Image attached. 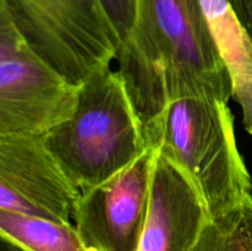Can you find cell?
Instances as JSON below:
<instances>
[{"mask_svg": "<svg viewBox=\"0 0 252 251\" xmlns=\"http://www.w3.org/2000/svg\"><path fill=\"white\" fill-rule=\"evenodd\" d=\"M229 2L252 39V0H229Z\"/></svg>", "mask_w": 252, "mask_h": 251, "instance_id": "cell-13", "label": "cell"}, {"mask_svg": "<svg viewBox=\"0 0 252 251\" xmlns=\"http://www.w3.org/2000/svg\"><path fill=\"white\" fill-rule=\"evenodd\" d=\"M0 238L26 251H95L79 235L74 224L0 209Z\"/></svg>", "mask_w": 252, "mask_h": 251, "instance_id": "cell-11", "label": "cell"}, {"mask_svg": "<svg viewBox=\"0 0 252 251\" xmlns=\"http://www.w3.org/2000/svg\"><path fill=\"white\" fill-rule=\"evenodd\" d=\"M157 31L170 102L182 97L229 101L231 86L199 0H140Z\"/></svg>", "mask_w": 252, "mask_h": 251, "instance_id": "cell-5", "label": "cell"}, {"mask_svg": "<svg viewBox=\"0 0 252 251\" xmlns=\"http://www.w3.org/2000/svg\"><path fill=\"white\" fill-rule=\"evenodd\" d=\"M208 219L193 180L158 149L147 219L135 251H192Z\"/></svg>", "mask_w": 252, "mask_h": 251, "instance_id": "cell-8", "label": "cell"}, {"mask_svg": "<svg viewBox=\"0 0 252 251\" xmlns=\"http://www.w3.org/2000/svg\"><path fill=\"white\" fill-rule=\"evenodd\" d=\"M79 85L38 56L0 5V135L44 137L71 117Z\"/></svg>", "mask_w": 252, "mask_h": 251, "instance_id": "cell-4", "label": "cell"}, {"mask_svg": "<svg viewBox=\"0 0 252 251\" xmlns=\"http://www.w3.org/2000/svg\"><path fill=\"white\" fill-rule=\"evenodd\" d=\"M158 149H148L132 164L97 186L81 192L74 226L95 251H135L144 229Z\"/></svg>", "mask_w": 252, "mask_h": 251, "instance_id": "cell-6", "label": "cell"}, {"mask_svg": "<svg viewBox=\"0 0 252 251\" xmlns=\"http://www.w3.org/2000/svg\"><path fill=\"white\" fill-rule=\"evenodd\" d=\"M44 142L80 193L112 177L148 149L125 80L111 65L97 69L79 85L74 113L44 135Z\"/></svg>", "mask_w": 252, "mask_h": 251, "instance_id": "cell-1", "label": "cell"}, {"mask_svg": "<svg viewBox=\"0 0 252 251\" xmlns=\"http://www.w3.org/2000/svg\"><path fill=\"white\" fill-rule=\"evenodd\" d=\"M0 251H26L22 248L17 246L16 244L6 240V239L0 238Z\"/></svg>", "mask_w": 252, "mask_h": 251, "instance_id": "cell-14", "label": "cell"}, {"mask_svg": "<svg viewBox=\"0 0 252 251\" xmlns=\"http://www.w3.org/2000/svg\"><path fill=\"white\" fill-rule=\"evenodd\" d=\"M219 58L231 86V97L243 112V125L252 135V39L229 0H199Z\"/></svg>", "mask_w": 252, "mask_h": 251, "instance_id": "cell-10", "label": "cell"}, {"mask_svg": "<svg viewBox=\"0 0 252 251\" xmlns=\"http://www.w3.org/2000/svg\"><path fill=\"white\" fill-rule=\"evenodd\" d=\"M41 58L80 85L116 59V38L100 0H0Z\"/></svg>", "mask_w": 252, "mask_h": 251, "instance_id": "cell-3", "label": "cell"}, {"mask_svg": "<svg viewBox=\"0 0 252 251\" xmlns=\"http://www.w3.org/2000/svg\"><path fill=\"white\" fill-rule=\"evenodd\" d=\"M116 38V61L133 100L152 97L162 85L164 62L142 24L140 0H100Z\"/></svg>", "mask_w": 252, "mask_h": 251, "instance_id": "cell-9", "label": "cell"}, {"mask_svg": "<svg viewBox=\"0 0 252 251\" xmlns=\"http://www.w3.org/2000/svg\"><path fill=\"white\" fill-rule=\"evenodd\" d=\"M79 197L44 137L0 135V209L73 224Z\"/></svg>", "mask_w": 252, "mask_h": 251, "instance_id": "cell-7", "label": "cell"}, {"mask_svg": "<svg viewBox=\"0 0 252 251\" xmlns=\"http://www.w3.org/2000/svg\"><path fill=\"white\" fill-rule=\"evenodd\" d=\"M153 148L172 157L193 180L209 218L225 213L252 194L251 175L239 152L228 101H171Z\"/></svg>", "mask_w": 252, "mask_h": 251, "instance_id": "cell-2", "label": "cell"}, {"mask_svg": "<svg viewBox=\"0 0 252 251\" xmlns=\"http://www.w3.org/2000/svg\"><path fill=\"white\" fill-rule=\"evenodd\" d=\"M192 251H252V194L209 218Z\"/></svg>", "mask_w": 252, "mask_h": 251, "instance_id": "cell-12", "label": "cell"}]
</instances>
